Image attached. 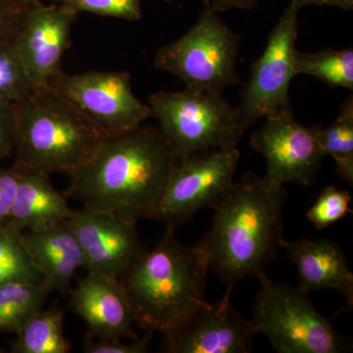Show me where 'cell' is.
I'll return each instance as SVG.
<instances>
[{
    "label": "cell",
    "mask_w": 353,
    "mask_h": 353,
    "mask_svg": "<svg viewBox=\"0 0 353 353\" xmlns=\"http://www.w3.org/2000/svg\"><path fill=\"white\" fill-rule=\"evenodd\" d=\"M88 272L120 279L146 252L137 223L104 211L81 208L68 219Z\"/></svg>",
    "instance_id": "cell-13"
},
{
    "label": "cell",
    "mask_w": 353,
    "mask_h": 353,
    "mask_svg": "<svg viewBox=\"0 0 353 353\" xmlns=\"http://www.w3.org/2000/svg\"><path fill=\"white\" fill-rule=\"evenodd\" d=\"M15 131V103L0 101V160L14 153Z\"/></svg>",
    "instance_id": "cell-30"
},
{
    "label": "cell",
    "mask_w": 353,
    "mask_h": 353,
    "mask_svg": "<svg viewBox=\"0 0 353 353\" xmlns=\"http://www.w3.org/2000/svg\"><path fill=\"white\" fill-rule=\"evenodd\" d=\"M285 187L246 173L213 208L214 219L197 243L212 271L232 294L246 278L265 273L282 248Z\"/></svg>",
    "instance_id": "cell-2"
},
{
    "label": "cell",
    "mask_w": 353,
    "mask_h": 353,
    "mask_svg": "<svg viewBox=\"0 0 353 353\" xmlns=\"http://www.w3.org/2000/svg\"><path fill=\"white\" fill-rule=\"evenodd\" d=\"M175 230L166 226L157 245L146 250L119 279L136 324L164 338L175 333L208 303V259L197 243H180Z\"/></svg>",
    "instance_id": "cell-3"
},
{
    "label": "cell",
    "mask_w": 353,
    "mask_h": 353,
    "mask_svg": "<svg viewBox=\"0 0 353 353\" xmlns=\"http://www.w3.org/2000/svg\"><path fill=\"white\" fill-rule=\"evenodd\" d=\"M250 145L266 160L265 182L283 188L292 183L308 185L325 157L316 126L301 124L288 106L264 118L253 132Z\"/></svg>",
    "instance_id": "cell-11"
},
{
    "label": "cell",
    "mask_w": 353,
    "mask_h": 353,
    "mask_svg": "<svg viewBox=\"0 0 353 353\" xmlns=\"http://www.w3.org/2000/svg\"><path fill=\"white\" fill-rule=\"evenodd\" d=\"M240 41L219 12L205 7L189 31L157 51L153 67L176 76L187 88L224 94L241 83L236 70Z\"/></svg>",
    "instance_id": "cell-6"
},
{
    "label": "cell",
    "mask_w": 353,
    "mask_h": 353,
    "mask_svg": "<svg viewBox=\"0 0 353 353\" xmlns=\"http://www.w3.org/2000/svg\"><path fill=\"white\" fill-rule=\"evenodd\" d=\"M303 8L290 0L270 32L263 53L252 65V73L239 104L248 130L259 120L290 106V83L296 75L299 14Z\"/></svg>",
    "instance_id": "cell-9"
},
{
    "label": "cell",
    "mask_w": 353,
    "mask_h": 353,
    "mask_svg": "<svg viewBox=\"0 0 353 353\" xmlns=\"http://www.w3.org/2000/svg\"><path fill=\"white\" fill-rule=\"evenodd\" d=\"M296 75L319 79L331 88L353 90V50L328 48L317 52L297 51Z\"/></svg>",
    "instance_id": "cell-22"
},
{
    "label": "cell",
    "mask_w": 353,
    "mask_h": 353,
    "mask_svg": "<svg viewBox=\"0 0 353 353\" xmlns=\"http://www.w3.org/2000/svg\"><path fill=\"white\" fill-rule=\"evenodd\" d=\"M29 6L12 0H0V43L14 39Z\"/></svg>",
    "instance_id": "cell-29"
},
{
    "label": "cell",
    "mask_w": 353,
    "mask_h": 353,
    "mask_svg": "<svg viewBox=\"0 0 353 353\" xmlns=\"http://www.w3.org/2000/svg\"><path fill=\"white\" fill-rule=\"evenodd\" d=\"M259 0H203L205 7L216 12H222L229 9H250L256 6Z\"/></svg>",
    "instance_id": "cell-31"
},
{
    "label": "cell",
    "mask_w": 353,
    "mask_h": 353,
    "mask_svg": "<svg viewBox=\"0 0 353 353\" xmlns=\"http://www.w3.org/2000/svg\"><path fill=\"white\" fill-rule=\"evenodd\" d=\"M240 158L236 146L181 158L150 219L176 228L214 208L233 185Z\"/></svg>",
    "instance_id": "cell-8"
},
{
    "label": "cell",
    "mask_w": 353,
    "mask_h": 353,
    "mask_svg": "<svg viewBox=\"0 0 353 353\" xmlns=\"http://www.w3.org/2000/svg\"><path fill=\"white\" fill-rule=\"evenodd\" d=\"M352 201L347 190L329 185L323 190L306 216L316 229L323 230L345 218L352 211Z\"/></svg>",
    "instance_id": "cell-25"
},
{
    "label": "cell",
    "mask_w": 353,
    "mask_h": 353,
    "mask_svg": "<svg viewBox=\"0 0 353 353\" xmlns=\"http://www.w3.org/2000/svg\"><path fill=\"white\" fill-rule=\"evenodd\" d=\"M20 176V171L14 167L6 169L0 166V226L6 225L9 219Z\"/></svg>",
    "instance_id": "cell-28"
},
{
    "label": "cell",
    "mask_w": 353,
    "mask_h": 353,
    "mask_svg": "<svg viewBox=\"0 0 353 353\" xmlns=\"http://www.w3.org/2000/svg\"><path fill=\"white\" fill-rule=\"evenodd\" d=\"M50 88L73 102L108 136L131 131L153 118L148 103L132 92L127 71H62Z\"/></svg>",
    "instance_id": "cell-10"
},
{
    "label": "cell",
    "mask_w": 353,
    "mask_h": 353,
    "mask_svg": "<svg viewBox=\"0 0 353 353\" xmlns=\"http://www.w3.org/2000/svg\"><path fill=\"white\" fill-rule=\"evenodd\" d=\"M15 167L21 172L71 175L108 138L78 106L51 88L15 103Z\"/></svg>",
    "instance_id": "cell-4"
},
{
    "label": "cell",
    "mask_w": 353,
    "mask_h": 353,
    "mask_svg": "<svg viewBox=\"0 0 353 353\" xmlns=\"http://www.w3.org/2000/svg\"><path fill=\"white\" fill-rule=\"evenodd\" d=\"M41 280V273L26 248L23 232L8 224L0 226V285Z\"/></svg>",
    "instance_id": "cell-23"
},
{
    "label": "cell",
    "mask_w": 353,
    "mask_h": 353,
    "mask_svg": "<svg viewBox=\"0 0 353 353\" xmlns=\"http://www.w3.org/2000/svg\"><path fill=\"white\" fill-rule=\"evenodd\" d=\"M13 353H69L72 345L65 334L64 311L58 307L41 309L16 333Z\"/></svg>",
    "instance_id": "cell-19"
},
{
    "label": "cell",
    "mask_w": 353,
    "mask_h": 353,
    "mask_svg": "<svg viewBox=\"0 0 353 353\" xmlns=\"http://www.w3.org/2000/svg\"><path fill=\"white\" fill-rule=\"evenodd\" d=\"M301 7L303 6H331L343 10L353 9V0H294Z\"/></svg>",
    "instance_id": "cell-32"
},
{
    "label": "cell",
    "mask_w": 353,
    "mask_h": 353,
    "mask_svg": "<svg viewBox=\"0 0 353 353\" xmlns=\"http://www.w3.org/2000/svg\"><path fill=\"white\" fill-rule=\"evenodd\" d=\"M181 158L159 127L141 125L104 139L64 194L130 222L150 219Z\"/></svg>",
    "instance_id": "cell-1"
},
{
    "label": "cell",
    "mask_w": 353,
    "mask_h": 353,
    "mask_svg": "<svg viewBox=\"0 0 353 353\" xmlns=\"http://www.w3.org/2000/svg\"><path fill=\"white\" fill-rule=\"evenodd\" d=\"M23 240L51 290L61 294L70 292L72 281L85 261L68 220L44 229L23 232Z\"/></svg>",
    "instance_id": "cell-17"
},
{
    "label": "cell",
    "mask_w": 353,
    "mask_h": 353,
    "mask_svg": "<svg viewBox=\"0 0 353 353\" xmlns=\"http://www.w3.org/2000/svg\"><path fill=\"white\" fill-rule=\"evenodd\" d=\"M70 307L97 340H136L134 313L119 279L88 272L71 290Z\"/></svg>",
    "instance_id": "cell-15"
},
{
    "label": "cell",
    "mask_w": 353,
    "mask_h": 353,
    "mask_svg": "<svg viewBox=\"0 0 353 353\" xmlns=\"http://www.w3.org/2000/svg\"><path fill=\"white\" fill-rule=\"evenodd\" d=\"M154 333L145 331L141 338L124 343L121 340H97L87 333L83 339L82 348L85 353H145Z\"/></svg>",
    "instance_id": "cell-27"
},
{
    "label": "cell",
    "mask_w": 353,
    "mask_h": 353,
    "mask_svg": "<svg viewBox=\"0 0 353 353\" xmlns=\"http://www.w3.org/2000/svg\"><path fill=\"white\" fill-rule=\"evenodd\" d=\"M0 352H2L1 348H0Z\"/></svg>",
    "instance_id": "cell-35"
},
{
    "label": "cell",
    "mask_w": 353,
    "mask_h": 353,
    "mask_svg": "<svg viewBox=\"0 0 353 353\" xmlns=\"http://www.w3.org/2000/svg\"><path fill=\"white\" fill-rule=\"evenodd\" d=\"M13 39L0 43V101L19 102L34 92Z\"/></svg>",
    "instance_id": "cell-24"
},
{
    "label": "cell",
    "mask_w": 353,
    "mask_h": 353,
    "mask_svg": "<svg viewBox=\"0 0 353 353\" xmlns=\"http://www.w3.org/2000/svg\"><path fill=\"white\" fill-rule=\"evenodd\" d=\"M231 294L197 309L175 333L164 338L167 353H248L257 332L252 320L234 308Z\"/></svg>",
    "instance_id": "cell-14"
},
{
    "label": "cell",
    "mask_w": 353,
    "mask_h": 353,
    "mask_svg": "<svg viewBox=\"0 0 353 353\" xmlns=\"http://www.w3.org/2000/svg\"><path fill=\"white\" fill-rule=\"evenodd\" d=\"M318 139L325 157L334 160L341 180L353 185V97L341 105L340 113L328 126H316Z\"/></svg>",
    "instance_id": "cell-21"
},
{
    "label": "cell",
    "mask_w": 353,
    "mask_h": 353,
    "mask_svg": "<svg viewBox=\"0 0 353 353\" xmlns=\"http://www.w3.org/2000/svg\"><path fill=\"white\" fill-rule=\"evenodd\" d=\"M78 15L63 3L28 7L13 41L36 90L50 88L61 73Z\"/></svg>",
    "instance_id": "cell-12"
},
{
    "label": "cell",
    "mask_w": 353,
    "mask_h": 353,
    "mask_svg": "<svg viewBox=\"0 0 353 353\" xmlns=\"http://www.w3.org/2000/svg\"><path fill=\"white\" fill-rule=\"evenodd\" d=\"M161 1L168 2V3H169V2H173L174 0H161Z\"/></svg>",
    "instance_id": "cell-34"
},
{
    "label": "cell",
    "mask_w": 353,
    "mask_h": 353,
    "mask_svg": "<svg viewBox=\"0 0 353 353\" xmlns=\"http://www.w3.org/2000/svg\"><path fill=\"white\" fill-rule=\"evenodd\" d=\"M62 3L77 13H92L132 22L143 17L141 0H65Z\"/></svg>",
    "instance_id": "cell-26"
},
{
    "label": "cell",
    "mask_w": 353,
    "mask_h": 353,
    "mask_svg": "<svg viewBox=\"0 0 353 353\" xmlns=\"http://www.w3.org/2000/svg\"><path fill=\"white\" fill-rule=\"evenodd\" d=\"M20 173L17 194L6 224L21 232L36 231L71 217L74 209L70 208L64 192L55 189L50 174Z\"/></svg>",
    "instance_id": "cell-18"
},
{
    "label": "cell",
    "mask_w": 353,
    "mask_h": 353,
    "mask_svg": "<svg viewBox=\"0 0 353 353\" xmlns=\"http://www.w3.org/2000/svg\"><path fill=\"white\" fill-rule=\"evenodd\" d=\"M290 261L296 268L299 289L304 294L333 290L353 305V273L340 245L326 239L282 241Z\"/></svg>",
    "instance_id": "cell-16"
},
{
    "label": "cell",
    "mask_w": 353,
    "mask_h": 353,
    "mask_svg": "<svg viewBox=\"0 0 353 353\" xmlns=\"http://www.w3.org/2000/svg\"><path fill=\"white\" fill-rule=\"evenodd\" d=\"M261 289L255 297L252 321L279 353H341L347 341L320 314L299 288L257 276Z\"/></svg>",
    "instance_id": "cell-7"
},
{
    "label": "cell",
    "mask_w": 353,
    "mask_h": 353,
    "mask_svg": "<svg viewBox=\"0 0 353 353\" xmlns=\"http://www.w3.org/2000/svg\"><path fill=\"white\" fill-rule=\"evenodd\" d=\"M148 105L182 157L233 148L248 131L238 108L219 92L162 90L148 97Z\"/></svg>",
    "instance_id": "cell-5"
},
{
    "label": "cell",
    "mask_w": 353,
    "mask_h": 353,
    "mask_svg": "<svg viewBox=\"0 0 353 353\" xmlns=\"http://www.w3.org/2000/svg\"><path fill=\"white\" fill-rule=\"evenodd\" d=\"M12 1L18 2V3L27 4V6H31L32 3L43 2L44 0H12ZM51 1H57L59 2V3H62L65 0H51Z\"/></svg>",
    "instance_id": "cell-33"
},
{
    "label": "cell",
    "mask_w": 353,
    "mask_h": 353,
    "mask_svg": "<svg viewBox=\"0 0 353 353\" xmlns=\"http://www.w3.org/2000/svg\"><path fill=\"white\" fill-rule=\"evenodd\" d=\"M51 292L43 280L0 285V334L17 333L27 320L43 308Z\"/></svg>",
    "instance_id": "cell-20"
}]
</instances>
